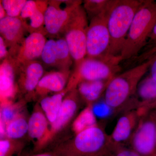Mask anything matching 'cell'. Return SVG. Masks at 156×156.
Segmentation results:
<instances>
[{
    "label": "cell",
    "mask_w": 156,
    "mask_h": 156,
    "mask_svg": "<svg viewBox=\"0 0 156 156\" xmlns=\"http://www.w3.org/2000/svg\"><path fill=\"white\" fill-rule=\"evenodd\" d=\"M156 55L115 76L110 81L104 93V101L107 105L115 111L127 106L131 96L136 94L138 84L150 68Z\"/></svg>",
    "instance_id": "cell-1"
},
{
    "label": "cell",
    "mask_w": 156,
    "mask_h": 156,
    "mask_svg": "<svg viewBox=\"0 0 156 156\" xmlns=\"http://www.w3.org/2000/svg\"><path fill=\"white\" fill-rule=\"evenodd\" d=\"M112 143L110 135L103 126L98 124L76 134L53 154L56 156H107Z\"/></svg>",
    "instance_id": "cell-2"
},
{
    "label": "cell",
    "mask_w": 156,
    "mask_h": 156,
    "mask_svg": "<svg viewBox=\"0 0 156 156\" xmlns=\"http://www.w3.org/2000/svg\"><path fill=\"white\" fill-rule=\"evenodd\" d=\"M156 23V1L146 0L136 12L120 55L121 61L136 58L146 44Z\"/></svg>",
    "instance_id": "cell-3"
},
{
    "label": "cell",
    "mask_w": 156,
    "mask_h": 156,
    "mask_svg": "<svg viewBox=\"0 0 156 156\" xmlns=\"http://www.w3.org/2000/svg\"><path fill=\"white\" fill-rule=\"evenodd\" d=\"M145 1L116 0L108 19L111 56H120L134 16Z\"/></svg>",
    "instance_id": "cell-4"
},
{
    "label": "cell",
    "mask_w": 156,
    "mask_h": 156,
    "mask_svg": "<svg viewBox=\"0 0 156 156\" xmlns=\"http://www.w3.org/2000/svg\"><path fill=\"white\" fill-rule=\"evenodd\" d=\"M120 56H109L99 58L86 57L69 77L65 89L67 93L76 89L78 85L84 81L110 80L116 76L121 67Z\"/></svg>",
    "instance_id": "cell-5"
},
{
    "label": "cell",
    "mask_w": 156,
    "mask_h": 156,
    "mask_svg": "<svg viewBox=\"0 0 156 156\" xmlns=\"http://www.w3.org/2000/svg\"><path fill=\"white\" fill-rule=\"evenodd\" d=\"M88 18L82 3L79 4L63 33L74 62V69L79 67L87 57Z\"/></svg>",
    "instance_id": "cell-6"
},
{
    "label": "cell",
    "mask_w": 156,
    "mask_h": 156,
    "mask_svg": "<svg viewBox=\"0 0 156 156\" xmlns=\"http://www.w3.org/2000/svg\"><path fill=\"white\" fill-rule=\"evenodd\" d=\"M115 2L112 0L107 9L90 20L87 32V58L101 59L111 56L109 54L110 36L108 19Z\"/></svg>",
    "instance_id": "cell-7"
},
{
    "label": "cell",
    "mask_w": 156,
    "mask_h": 156,
    "mask_svg": "<svg viewBox=\"0 0 156 156\" xmlns=\"http://www.w3.org/2000/svg\"><path fill=\"white\" fill-rule=\"evenodd\" d=\"M129 143L140 156H156V110L141 116Z\"/></svg>",
    "instance_id": "cell-8"
},
{
    "label": "cell",
    "mask_w": 156,
    "mask_h": 156,
    "mask_svg": "<svg viewBox=\"0 0 156 156\" xmlns=\"http://www.w3.org/2000/svg\"><path fill=\"white\" fill-rule=\"evenodd\" d=\"M81 1H66V6L61 7L62 1H49L45 12L44 27L47 34L58 35L63 34L74 10Z\"/></svg>",
    "instance_id": "cell-9"
},
{
    "label": "cell",
    "mask_w": 156,
    "mask_h": 156,
    "mask_svg": "<svg viewBox=\"0 0 156 156\" xmlns=\"http://www.w3.org/2000/svg\"><path fill=\"white\" fill-rule=\"evenodd\" d=\"M20 66L14 58L9 55L0 65V99L1 106L12 103L17 92L15 82L16 74Z\"/></svg>",
    "instance_id": "cell-10"
},
{
    "label": "cell",
    "mask_w": 156,
    "mask_h": 156,
    "mask_svg": "<svg viewBox=\"0 0 156 156\" xmlns=\"http://www.w3.org/2000/svg\"><path fill=\"white\" fill-rule=\"evenodd\" d=\"M47 40L44 34L38 32L31 33L17 47L11 57L20 66L36 61L41 57Z\"/></svg>",
    "instance_id": "cell-11"
},
{
    "label": "cell",
    "mask_w": 156,
    "mask_h": 156,
    "mask_svg": "<svg viewBox=\"0 0 156 156\" xmlns=\"http://www.w3.org/2000/svg\"><path fill=\"white\" fill-rule=\"evenodd\" d=\"M80 97L77 89L70 91L65 96L56 120L50 124L47 144L67 126L76 113L80 105Z\"/></svg>",
    "instance_id": "cell-12"
},
{
    "label": "cell",
    "mask_w": 156,
    "mask_h": 156,
    "mask_svg": "<svg viewBox=\"0 0 156 156\" xmlns=\"http://www.w3.org/2000/svg\"><path fill=\"white\" fill-rule=\"evenodd\" d=\"M28 30L26 23L20 17L7 16L0 20V33L7 46L10 48L9 54H13L25 38Z\"/></svg>",
    "instance_id": "cell-13"
},
{
    "label": "cell",
    "mask_w": 156,
    "mask_h": 156,
    "mask_svg": "<svg viewBox=\"0 0 156 156\" xmlns=\"http://www.w3.org/2000/svg\"><path fill=\"white\" fill-rule=\"evenodd\" d=\"M138 108L126 110L119 118L110 137L112 142L123 144L130 142L141 118Z\"/></svg>",
    "instance_id": "cell-14"
},
{
    "label": "cell",
    "mask_w": 156,
    "mask_h": 156,
    "mask_svg": "<svg viewBox=\"0 0 156 156\" xmlns=\"http://www.w3.org/2000/svg\"><path fill=\"white\" fill-rule=\"evenodd\" d=\"M38 106L36 107L28 120L27 133L30 138L36 141L37 150L47 145L50 131V122L41 107Z\"/></svg>",
    "instance_id": "cell-15"
},
{
    "label": "cell",
    "mask_w": 156,
    "mask_h": 156,
    "mask_svg": "<svg viewBox=\"0 0 156 156\" xmlns=\"http://www.w3.org/2000/svg\"><path fill=\"white\" fill-rule=\"evenodd\" d=\"M49 4V1H27L20 14V17L23 20L29 19L28 30L30 33L38 32L46 35L44 27L45 14Z\"/></svg>",
    "instance_id": "cell-16"
},
{
    "label": "cell",
    "mask_w": 156,
    "mask_h": 156,
    "mask_svg": "<svg viewBox=\"0 0 156 156\" xmlns=\"http://www.w3.org/2000/svg\"><path fill=\"white\" fill-rule=\"evenodd\" d=\"M44 69L39 62H31L20 66L18 83L23 91L27 93L34 92L37 86L44 74Z\"/></svg>",
    "instance_id": "cell-17"
},
{
    "label": "cell",
    "mask_w": 156,
    "mask_h": 156,
    "mask_svg": "<svg viewBox=\"0 0 156 156\" xmlns=\"http://www.w3.org/2000/svg\"><path fill=\"white\" fill-rule=\"evenodd\" d=\"M69 75L70 72L61 71L46 73L39 82L34 92L43 97L50 92H61L66 88Z\"/></svg>",
    "instance_id": "cell-18"
},
{
    "label": "cell",
    "mask_w": 156,
    "mask_h": 156,
    "mask_svg": "<svg viewBox=\"0 0 156 156\" xmlns=\"http://www.w3.org/2000/svg\"><path fill=\"white\" fill-rule=\"evenodd\" d=\"M111 80L81 82L76 88L80 97L87 103V105H92L97 102L103 93H105Z\"/></svg>",
    "instance_id": "cell-19"
},
{
    "label": "cell",
    "mask_w": 156,
    "mask_h": 156,
    "mask_svg": "<svg viewBox=\"0 0 156 156\" xmlns=\"http://www.w3.org/2000/svg\"><path fill=\"white\" fill-rule=\"evenodd\" d=\"M67 94L64 89L63 91L55 93L51 96L42 98L40 102V107L50 124L56 120L64 98Z\"/></svg>",
    "instance_id": "cell-20"
},
{
    "label": "cell",
    "mask_w": 156,
    "mask_h": 156,
    "mask_svg": "<svg viewBox=\"0 0 156 156\" xmlns=\"http://www.w3.org/2000/svg\"><path fill=\"white\" fill-rule=\"evenodd\" d=\"M136 93L138 99V108L154 100L156 98V81L154 80L150 75L148 76L140 81Z\"/></svg>",
    "instance_id": "cell-21"
},
{
    "label": "cell",
    "mask_w": 156,
    "mask_h": 156,
    "mask_svg": "<svg viewBox=\"0 0 156 156\" xmlns=\"http://www.w3.org/2000/svg\"><path fill=\"white\" fill-rule=\"evenodd\" d=\"M98 124L97 118L93 112L92 105H89L80 112L74 121L73 131L76 135Z\"/></svg>",
    "instance_id": "cell-22"
},
{
    "label": "cell",
    "mask_w": 156,
    "mask_h": 156,
    "mask_svg": "<svg viewBox=\"0 0 156 156\" xmlns=\"http://www.w3.org/2000/svg\"><path fill=\"white\" fill-rule=\"evenodd\" d=\"M28 129V120L20 113L5 126V136L7 138L16 140L27 134Z\"/></svg>",
    "instance_id": "cell-23"
},
{
    "label": "cell",
    "mask_w": 156,
    "mask_h": 156,
    "mask_svg": "<svg viewBox=\"0 0 156 156\" xmlns=\"http://www.w3.org/2000/svg\"><path fill=\"white\" fill-rule=\"evenodd\" d=\"M57 64L59 71L70 72L69 69L72 64L73 59L66 41L64 37L56 40Z\"/></svg>",
    "instance_id": "cell-24"
},
{
    "label": "cell",
    "mask_w": 156,
    "mask_h": 156,
    "mask_svg": "<svg viewBox=\"0 0 156 156\" xmlns=\"http://www.w3.org/2000/svg\"><path fill=\"white\" fill-rule=\"evenodd\" d=\"M21 105L20 103L8 104L1 106V134L2 136H5V128L19 114Z\"/></svg>",
    "instance_id": "cell-25"
},
{
    "label": "cell",
    "mask_w": 156,
    "mask_h": 156,
    "mask_svg": "<svg viewBox=\"0 0 156 156\" xmlns=\"http://www.w3.org/2000/svg\"><path fill=\"white\" fill-rule=\"evenodd\" d=\"M112 0H86L83 7L87 17L91 20L102 13L108 8Z\"/></svg>",
    "instance_id": "cell-26"
},
{
    "label": "cell",
    "mask_w": 156,
    "mask_h": 156,
    "mask_svg": "<svg viewBox=\"0 0 156 156\" xmlns=\"http://www.w3.org/2000/svg\"><path fill=\"white\" fill-rule=\"evenodd\" d=\"M56 40H47L42 51L41 58L43 63L49 66L56 67L57 64Z\"/></svg>",
    "instance_id": "cell-27"
},
{
    "label": "cell",
    "mask_w": 156,
    "mask_h": 156,
    "mask_svg": "<svg viewBox=\"0 0 156 156\" xmlns=\"http://www.w3.org/2000/svg\"><path fill=\"white\" fill-rule=\"evenodd\" d=\"M27 0H1L0 3L5 10L7 16L13 17H20Z\"/></svg>",
    "instance_id": "cell-28"
},
{
    "label": "cell",
    "mask_w": 156,
    "mask_h": 156,
    "mask_svg": "<svg viewBox=\"0 0 156 156\" xmlns=\"http://www.w3.org/2000/svg\"><path fill=\"white\" fill-rule=\"evenodd\" d=\"M142 54L137 56L139 62H145L156 54V23L143 49Z\"/></svg>",
    "instance_id": "cell-29"
},
{
    "label": "cell",
    "mask_w": 156,
    "mask_h": 156,
    "mask_svg": "<svg viewBox=\"0 0 156 156\" xmlns=\"http://www.w3.org/2000/svg\"><path fill=\"white\" fill-rule=\"evenodd\" d=\"M22 144L16 140L6 138L0 141V156H14L19 152Z\"/></svg>",
    "instance_id": "cell-30"
},
{
    "label": "cell",
    "mask_w": 156,
    "mask_h": 156,
    "mask_svg": "<svg viewBox=\"0 0 156 156\" xmlns=\"http://www.w3.org/2000/svg\"><path fill=\"white\" fill-rule=\"evenodd\" d=\"M107 156H141L132 148L113 142Z\"/></svg>",
    "instance_id": "cell-31"
},
{
    "label": "cell",
    "mask_w": 156,
    "mask_h": 156,
    "mask_svg": "<svg viewBox=\"0 0 156 156\" xmlns=\"http://www.w3.org/2000/svg\"><path fill=\"white\" fill-rule=\"evenodd\" d=\"M7 47L8 46L4 39L2 37H0V59L2 61L5 59L9 55Z\"/></svg>",
    "instance_id": "cell-32"
},
{
    "label": "cell",
    "mask_w": 156,
    "mask_h": 156,
    "mask_svg": "<svg viewBox=\"0 0 156 156\" xmlns=\"http://www.w3.org/2000/svg\"><path fill=\"white\" fill-rule=\"evenodd\" d=\"M138 109L142 115L145 114L153 110H156V98L151 102L144 105Z\"/></svg>",
    "instance_id": "cell-33"
},
{
    "label": "cell",
    "mask_w": 156,
    "mask_h": 156,
    "mask_svg": "<svg viewBox=\"0 0 156 156\" xmlns=\"http://www.w3.org/2000/svg\"><path fill=\"white\" fill-rule=\"evenodd\" d=\"M150 75L154 80L156 81V55L155 58L152 64L151 65L150 68Z\"/></svg>",
    "instance_id": "cell-34"
},
{
    "label": "cell",
    "mask_w": 156,
    "mask_h": 156,
    "mask_svg": "<svg viewBox=\"0 0 156 156\" xmlns=\"http://www.w3.org/2000/svg\"><path fill=\"white\" fill-rule=\"evenodd\" d=\"M6 17H7V14L5 10L3 7L2 4L0 3V20Z\"/></svg>",
    "instance_id": "cell-35"
},
{
    "label": "cell",
    "mask_w": 156,
    "mask_h": 156,
    "mask_svg": "<svg viewBox=\"0 0 156 156\" xmlns=\"http://www.w3.org/2000/svg\"><path fill=\"white\" fill-rule=\"evenodd\" d=\"M33 156H56L54 154L44 153L39 154Z\"/></svg>",
    "instance_id": "cell-36"
}]
</instances>
